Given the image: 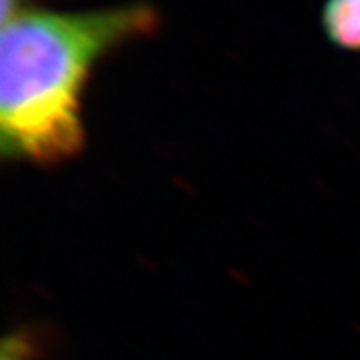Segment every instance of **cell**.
I'll list each match as a JSON object with an SVG mask.
<instances>
[{
    "label": "cell",
    "instance_id": "cell-1",
    "mask_svg": "<svg viewBox=\"0 0 360 360\" xmlns=\"http://www.w3.org/2000/svg\"><path fill=\"white\" fill-rule=\"evenodd\" d=\"M160 14L146 2L58 13L25 8L2 25L0 150L8 160L60 165L84 148L82 96L94 66L153 37Z\"/></svg>",
    "mask_w": 360,
    "mask_h": 360
},
{
    "label": "cell",
    "instance_id": "cell-2",
    "mask_svg": "<svg viewBox=\"0 0 360 360\" xmlns=\"http://www.w3.org/2000/svg\"><path fill=\"white\" fill-rule=\"evenodd\" d=\"M321 22L336 49L360 52V0H326Z\"/></svg>",
    "mask_w": 360,
    "mask_h": 360
},
{
    "label": "cell",
    "instance_id": "cell-3",
    "mask_svg": "<svg viewBox=\"0 0 360 360\" xmlns=\"http://www.w3.org/2000/svg\"><path fill=\"white\" fill-rule=\"evenodd\" d=\"M34 342L28 335H11L2 342V359L0 360H30L34 352Z\"/></svg>",
    "mask_w": 360,
    "mask_h": 360
},
{
    "label": "cell",
    "instance_id": "cell-4",
    "mask_svg": "<svg viewBox=\"0 0 360 360\" xmlns=\"http://www.w3.org/2000/svg\"><path fill=\"white\" fill-rule=\"evenodd\" d=\"M28 0H0V16H2V25L8 22L13 16H16L18 13H22Z\"/></svg>",
    "mask_w": 360,
    "mask_h": 360
}]
</instances>
